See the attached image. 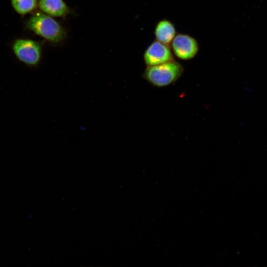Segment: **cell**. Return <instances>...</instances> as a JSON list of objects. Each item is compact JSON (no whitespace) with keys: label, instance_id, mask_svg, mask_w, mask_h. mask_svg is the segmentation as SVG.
<instances>
[{"label":"cell","instance_id":"cell-1","mask_svg":"<svg viewBox=\"0 0 267 267\" xmlns=\"http://www.w3.org/2000/svg\"><path fill=\"white\" fill-rule=\"evenodd\" d=\"M27 29L37 35L53 43H59L66 37V32L53 17L44 13L32 15L26 23Z\"/></svg>","mask_w":267,"mask_h":267},{"label":"cell","instance_id":"cell-2","mask_svg":"<svg viewBox=\"0 0 267 267\" xmlns=\"http://www.w3.org/2000/svg\"><path fill=\"white\" fill-rule=\"evenodd\" d=\"M183 72L182 65L173 60L158 65L147 66L143 77L151 85L162 88L174 84Z\"/></svg>","mask_w":267,"mask_h":267},{"label":"cell","instance_id":"cell-3","mask_svg":"<svg viewBox=\"0 0 267 267\" xmlns=\"http://www.w3.org/2000/svg\"><path fill=\"white\" fill-rule=\"evenodd\" d=\"M16 58L29 67H36L42 58V46L37 41L29 39H18L12 45Z\"/></svg>","mask_w":267,"mask_h":267},{"label":"cell","instance_id":"cell-4","mask_svg":"<svg viewBox=\"0 0 267 267\" xmlns=\"http://www.w3.org/2000/svg\"><path fill=\"white\" fill-rule=\"evenodd\" d=\"M171 44L174 54L181 60L193 58L199 51V45L196 40L187 34H177Z\"/></svg>","mask_w":267,"mask_h":267},{"label":"cell","instance_id":"cell-5","mask_svg":"<svg viewBox=\"0 0 267 267\" xmlns=\"http://www.w3.org/2000/svg\"><path fill=\"white\" fill-rule=\"evenodd\" d=\"M143 58L147 66L158 65L174 60L169 45L156 40L147 47Z\"/></svg>","mask_w":267,"mask_h":267},{"label":"cell","instance_id":"cell-6","mask_svg":"<svg viewBox=\"0 0 267 267\" xmlns=\"http://www.w3.org/2000/svg\"><path fill=\"white\" fill-rule=\"evenodd\" d=\"M38 7L44 13L52 17H65L70 13L63 0H39Z\"/></svg>","mask_w":267,"mask_h":267},{"label":"cell","instance_id":"cell-7","mask_svg":"<svg viewBox=\"0 0 267 267\" xmlns=\"http://www.w3.org/2000/svg\"><path fill=\"white\" fill-rule=\"evenodd\" d=\"M176 35L175 25L168 19H162L156 25L154 35L156 41L169 45Z\"/></svg>","mask_w":267,"mask_h":267},{"label":"cell","instance_id":"cell-8","mask_svg":"<svg viewBox=\"0 0 267 267\" xmlns=\"http://www.w3.org/2000/svg\"><path fill=\"white\" fill-rule=\"evenodd\" d=\"M14 11L24 15L33 12L38 6V0H11Z\"/></svg>","mask_w":267,"mask_h":267}]
</instances>
